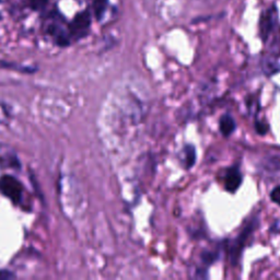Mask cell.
<instances>
[{
    "label": "cell",
    "instance_id": "6da1fadb",
    "mask_svg": "<svg viewBox=\"0 0 280 280\" xmlns=\"http://www.w3.org/2000/svg\"><path fill=\"white\" fill-rule=\"evenodd\" d=\"M258 32L262 42L268 46L269 54L275 57L280 56V22L275 3L262 11Z\"/></svg>",
    "mask_w": 280,
    "mask_h": 280
},
{
    "label": "cell",
    "instance_id": "9c48e42d",
    "mask_svg": "<svg viewBox=\"0 0 280 280\" xmlns=\"http://www.w3.org/2000/svg\"><path fill=\"white\" fill-rule=\"evenodd\" d=\"M92 1V6H93V12L95 18L98 20H101L103 18L104 12L107 7V0H91Z\"/></svg>",
    "mask_w": 280,
    "mask_h": 280
},
{
    "label": "cell",
    "instance_id": "5b68a950",
    "mask_svg": "<svg viewBox=\"0 0 280 280\" xmlns=\"http://www.w3.org/2000/svg\"><path fill=\"white\" fill-rule=\"evenodd\" d=\"M242 182H243V175L241 173L240 166L238 164H234L225 172L224 175V188L225 191L233 194L239 190Z\"/></svg>",
    "mask_w": 280,
    "mask_h": 280
},
{
    "label": "cell",
    "instance_id": "4fadbf2b",
    "mask_svg": "<svg viewBox=\"0 0 280 280\" xmlns=\"http://www.w3.org/2000/svg\"><path fill=\"white\" fill-rule=\"evenodd\" d=\"M7 273H8V272L0 274V278H7V277H9V278H12V277H13L12 275H7Z\"/></svg>",
    "mask_w": 280,
    "mask_h": 280
},
{
    "label": "cell",
    "instance_id": "30bf717a",
    "mask_svg": "<svg viewBox=\"0 0 280 280\" xmlns=\"http://www.w3.org/2000/svg\"><path fill=\"white\" fill-rule=\"evenodd\" d=\"M48 0H30L31 7L35 10H42L46 7Z\"/></svg>",
    "mask_w": 280,
    "mask_h": 280
},
{
    "label": "cell",
    "instance_id": "ba28073f",
    "mask_svg": "<svg viewBox=\"0 0 280 280\" xmlns=\"http://www.w3.org/2000/svg\"><path fill=\"white\" fill-rule=\"evenodd\" d=\"M196 149L193 144H186L182 150V162L185 169H191L196 163Z\"/></svg>",
    "mask_w": 280,
    "mask_h": 280
},
{
    "label": "cell",
    "instance_id": "8fae6325",
    "mask_svg": "<svg viewBox=\"0 0 280 280\" xmlns=\"http://www.w3.org/2000/svg\"><path fill=\"white\" fill-rule=\"evenodd\" d=\"M271 199L275 204H277L278 206H280V185L275 187L271 192Z\"/></svg>",
    "mask_w": 280,
    "mask_h": 280
},
{
    "label": "cell",
    "instance_id": "7a4b0ae2",
    "mask_svg": "<svg viewBox=\"0 0 280 280\" xmlns=\"http://www.w3.org/2000/svg\"><path fill=\"white\" fill-rule=\"evenodd\" d=\"M257 227H258V217L254 216L250 218L243 225V228L241 229L239 234L236 235V238L229 242L228 253H229V260L232 266H235L239 264L247 242L250 241L251 236L255 232Z\"/></svg>",
    "mask_w": 280,
    "mask_h": 280
},
{
    "label": "cell",
    "instance_id": "277c9868",
    "mask_svg": "<svg viewBox=\"0 0 280 280\" xmlns=\"http://www.w3.org/2000/svg\"><path fill=\"white\" fill-rule=\"evenodd\" d=\"M91 24V14L89 11L79 12L76 17L73 18L72 22L69 24L70 35L74 39H81L88 33V30Z\"/></svg>",
    "mask_w": 280,
    "mask_h": 280
},
{
    "label": "cell",
    "instance_id": "7c38bea8",
    "mask_svg": "<svg viewBox=\"0 0 280 280\" xmlns=\"http://www.w3.org/2000/svg\"><path fill=\"white\" fill-rule=\"evenodd\" d=\"M255 128H256V132H257L258 134L264 135V134H266L267 129H268V126H267V125H264L263 123L256 122V124H255Z\"/></svg>",
    "mask_w": 280,
    "mask_h": 280
},
{
    "label": "cell",
    "instance_id": "3957f363",
    "mask_svg": "<svg viewBox=\"0 0 280 280\" xmlns=\"http://www.w3.org/2000/svg\"><path fill=\"white\" fill-rule=\"evenodd\" d=\"M0 191L14 203H18L22 199V185L12 176L6 175L0 179Z\"/></svg>",
    "mask_w": 280,
    "mask_h": 280
},
{
    "label": "cell",
    "instance_id": "52a82bcc",
    "mask_svg": "<svg viewBox=\"0 0 280 280\" xmlns=\"http://www.w3.org/2000/svg\"><path fill=\"white\" fill-rule=\"evenodd\" d=\"M277 57H275L269 54L268 56H265L262 61V68L263 72L266 74V76L271 77L274 76L280 71V65L277 62Z\"/></svg>",
    "mask_w": 280,
    "mask_h": 280
},
{
    "label": "cell",
    "instance_id": "8992f818",
    "mask_svg": "<svg viewBox=\"0 0 280 280\" xmlns=\"http://www.w3.org/2000/svg\"><path fill=\"white\" fill-rule=\"evenodd\" d=\"M219 128L220 133H221L224 137H229L232 135L236 128V123L234 118L231 116L228 113H225L219 120Z\"/></svg>",
    "mask_w": 280,
    "mask_h": 280
}]
</instances>
